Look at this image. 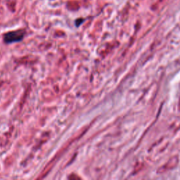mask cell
I'll use <instances>...</instances> for the list:
<instances>
[{"instance_id": "obj_1", "label": "cell", "mask_w": 180, "mask_h": 180, "mask_svg": "<svg viewBox=\"0 0 180 180\" xmlns=\"http://www.w3.org/2000/svg\"><path fill=\"white\" fill-rule=\"evenodd\" d=\"M24 36V32L23 30L14 31L6 33L4 36V40L6 42H13L16 41L21 40Z\"/></svg>"}]
</instances>
